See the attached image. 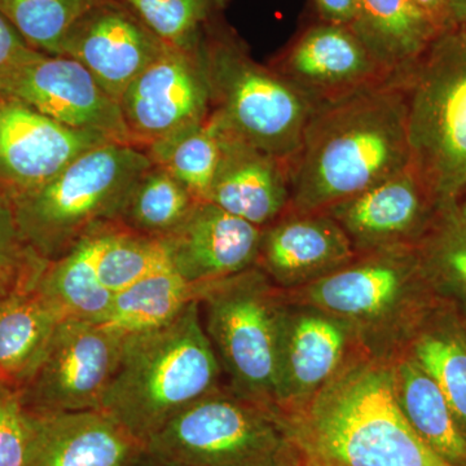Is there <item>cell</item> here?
<instances>
[{
  "mask_svg": "<svg viewBox=\"0 0 466 466\" xmlns=\"http://www.w3.org/2000/svg\"><path fill=\"white\" fill-rule=\"evenodd\" d=\"M288 165L296 213L327 210L410 167L403 78L317 104Z\"/></svg>",
  "mask_w": 466,
  "mask_h": 466,
  "instance_id": "cell-1",
  "label": "cell"
},
{
  "mask_svg": "<svg viewBox=\"0 0 466 466\" xmlns=\"http://www.w3.org/2000/svg\"><path fill=\"white\" fill-rule=\"evenodd\" d=\"M281 417L305 466H453L401 413L389 361L360 349L311 400Z\"/></svg>",
  "mask_w": 466,
  "mask_h": 466,
  "instance_id": "cell-2",
  "label": "cell"
},
{
  "mask_svg": "<svg viewBox=\"0 0 466 466\" xmlns=\"http://www.w3.org/2000/svg\"><path fill=\"white\" fill-rule=\"evenodd\" d=\"M222 386L198 300L161 327L124 337L100 410L144 447L174 417Z\"/></svg>",
  "mask_w": 466,
  "mask_h": 466,
  "instance_id": "cell-3",
  "label": "cell"
},
{
  "mask_svg": "<svg viewBox=\"0 0 466 466\" xmlns=\"http://www.w3.org/2000/svg\"><path fill=\"white\" fill-rule=\"evenodd\" d=\"M285 300L312 306L351 328L359 348L389 360L400 354L422 319L440 305L416 247L358 254L339 271L294 290Z\"/></svg>",
  "mask_w": 466,
  "mask_h": 466,
  "instance_id": "cell-4",
  "label": "cell"
},
{
  "mask_svg": "<svg viewBox=\"0 0 466 466\" xmlns=\"http://www.w3.org/2000/svg\"><path fill=\"white\" fill-rule=\"evenodd\" d=\"M200 51L210 116L242 142L289 162L317 104L274 67L254 60L219 16L205 26Z\"/></svg>",
  "mask_w": 466,
  "mask_h": 466,
  "instance_id": "cell-5",
  "label": "cell"
},
{
  "mask_svg": "<svg viewBox=\"0 0 466 466\" xmlns=\"http://www.w3.org/2000/svg\"><path fill=\"white\" fill-rule=\"evenodd\" d=\"M153 167L146 150L110 142L85 152L35 191L12 202L25 240L46 262L101 223L118 222L135 183Z\"/></svg>",
  "mask_w": 466,
  "mask_h": 466,
  "instance_id": "cell-6",
  "label": "cell"
},
{
  "mask_svg": "<svg viewBox=\"0 0 466 466\" xmlns=\"http://www.w3.org/2000/svg\"><path fill=\"white\" fill-rule=\"evenodd\" d=\"M410 167L438 207L466 196V27L438 35L403 76Z\"/></svg>",
  "mask_w": 466,
  "mask_h": 466,
  "instance_id": "cell-7",
  "label": "cell"
},
{
  "mask_svg": "<svg viewBox=\"0 0 466 466\" xmlns=\"http://www.w3.org/2000/svg\"><path fill=\"white\" fill-rule=\"evenodd\" d=\"M157 466H299L283 417L227 386L167 422L143 447Z\"/></svg>",
  "mask_w": 466,
  "mask_h": 466,
  "instance_id": "cell-8",
  "label": "cell"
},
{
  "mask_svg": "<svg viewBox=\"0 0 466 466\" xmlns=\"http://www.w3.org/2000/svg\"><path fill=\"white\" fill-rule=\"evenodd\" d=\"M202 324L225 385L244 400L278 410L276 339L283 291L254 266L210 281L200 300Z\"/></svg>",
  "mask_w": 466,
  "mask_h": 466,
  "instance_id": "cell-9",
  "label": "cell"
},
{
  "mask_svg": "<svg viewBox=\"0 0 466 466\" xmlns=\"http://www.w3.org/2000/svg\"><path fill=\"white\" fill-rule=\"evenodd\" d=\"M124 337L103 325L66 318L20 385L38 416L100 410L121 359Z\"/></svg>",
  "mask_w": 466,
  "mask_h": 466,
  "instance_id": "cell-10",
  "label": "cell"
},
{
  "mask_svg": "<svg viewBox=\"0 0 466 466\" xmlns=\"http://www.w3.org/2000/svg\"><path fill=\"white\" fill-rule=\"evenodd\" d=\"M0 92L67 127L133 144L118 101L73 58L33 51L0 75Z\"/></svg>",
  "mask_w": 466,
  "mask_h": 466,
  "instance_id": "cell-11",
  "label": "cell"
},
{
  "mask_svg": "<svg viewBox=\"0 0 466 466\" xmlns=\"http://www.w3.org/2000/svg\"><path fill=\"white\" fill-rule=\"evenodd\" d=\"M119 106L134 146L143 149L207 121L211 91L200 43L195 48L168 46L128 86Z\"/></svg>",
  "mask_w": 466,
  "mask_h": 466,
  "instance_id": "cell-12",
  "label": "cell"
},
{
  "mask_svg": "<svg viewBox=\"0 0 466 466\" xmlns=\"http://www.w3.org/2000/svg\"><path fill=\"white\" fill-rule=\"evenodd\" d=\"M359 349L351 328L339 318L284 299L276 339L279 412H289L311 400Z\"/></svg>",
  "mask_w": 466,
  "mask_h": 466,
  "instance_id": "cell-13",
  "label": "cell"
},
{
  "mask_svg": "<svg viewBox=\"0 0 466 466\" xmlns=\"http://www.w3.org/2000/svg\"><path fill=\"white\" fill-rule=\"evenodd\" d=\"M110 142L115 140L58 124L0 92V195L16 201L87 150Z\"/></svg>",
  "mask_w": 466,
  "mask_h": 466,
  "instance_id": "cell-14",
  "label": "cell"
},
{
  "mask_svg": "<svg viewBox=\"0 0 466 466\" xmlns=\"http://www.w3.org/2000/svg\"><path fill=\"white\" fill-rule=\"evenodd\" d=\"M167 47L121 2L101 0L70 27L60 56L82 64L119 103L134 79Z\"/></svg>",
  "mask_w": 466,
  "mask_h": 466,
  "instance_id": "cell-15",
  "label": "cell"
},
{
  "mask_svg": "<svg viewBox=\"0 0 466 466\" xmlns=\"http://www.w3.org/2000/svg\"><path fill=\"white\" fill-rule=\"evenodd\" d=\"M438 204L408 167L367 191L324 210L345 231L357 254L415 247L433 222Z\"/></svg>",
  "mask_w": 466,
  "mask_h": 466,
  "instance_id": "cell-16",
  "label": "cell"
},
{
  "mask_svg": "<svg viewBox=\"0 0 466 466\" xmlns=\"http://www.w3.org/2000/svg\"><path fill=\"white\" fill-rule=\"evenodd\" d=\"M269 66L315 104L397 78L380 66L351 27L324 21L300 33Z\"/></svg>",
  "mask_w": 466,
  "mask_h": 466,
  "instance_id": "cell-17",
  "label": "cell"
},
{
  "mask_svg": "<svg viewBox=\"0 0 466 466\" xmlns=\"http://www.w3.org/2000/svg\"><path fill=\"white\" fill-rule=\"evenodd\" d=\"M357 256L345 231L324 211H287L263 228L256 266L287 291L339 271Z\"/></svg>",
  "mask_w": 466,
  "mask_h": 466,
  "instance_id": "cell-18",
  "label": "cell"
},
{
  "mask_svg": "<svg viewBox=\"0 0 466 466\" xmlns=\"http://www.w3.org/2000/svg\"><path fill=\"white\" fill-rule=\"evenodd\" d=\"M262 231L213 202L198 201L162 242L173 271L191 283H210L256 266Z\"/></svg>",
  "mask_w": 466,
  "mask_h": 466,
  "instance_id": "cell-19",
  "label": "cell"
},
{
  "mask_svg": "<svg viewBox=\"0 0 466 466\" xmlns=\"http://www.w3.org/2000/svg\"><path fill=\"white\" fill-rule=\"evenodd\" d=\"M217 125L222 131L223 155L207 201L265 228L289 210V165Z\"/></svg>",
  "mask_w": 466,
  "mask_h": 466,
  "instance_id": "cell-20",
  "label": "cell"
},
{
  "mask_svg": "<svg viewBox=\"0 0 466 466\" xmlns=\"http://www.w3.org/2000/svg\"><path fill=\"white\" fill-rule=\"evenodd\" d=\"M143 447L101 410L39 416L26 466H127Z\"/></svg>",
  "mask_w": 466,
  "mask_h": 466,
  "instance_id": "cell-21",
  "label": "cell"
},
{
  "mask_svg": "<svg viewBox=\"0 0 466 466\" xmlns=\"http://www.w3.org/2000/svg\"><path fill=\"white\" fill-rule=\"evenodd\" d=\"M116 220L86 233L66 256L48 262L36 290L66 318L100 323L108 315L115 294L101 284L97 263Z\"/></svg>",
  "mask_w": 466,
  "mask_h": 466,
  "instance_id": "cell-22",
  "label": "cell"
},
{
  "mask_svg": "<svg viewBox=\"0 0 466 466\" xmlns=\"http://www.w3.org/2000/svg\"><path fill=\"white\" fill-rule=\"evenodd\" d=\"M388 361L395 400L413 431L451 465L466 466V438L440 386L406 351Z\"/></svg>",
  "mask_w": 466,
  "mask_h": 466,
  "instance_id": "cell-23",
  "label": "cell"
},
{
  "mask_svg": "<svg viewBox=\"0 0 466 466\" xmlns=\"http://www.w3.org/2000/svg\"><path fill=\"white\" fill-rule=\"evenodd\" d=\"M351 29L380 66L403 78L438 34L408 0H358Z\"/></svg>",
  "mask_w": 466,
  "mask_h": 466,
  "instance_id": "cell-24",
  "label": "cell"
},
{
  "mask_svg": "<svg viewBox=\"0 0 466 466\" xmlns=\"http://www.w3.org/2000/svg\"><path fill=\"white\" fill-rule=\"evenodd\" d=\"M401 351L415 359L440 386L466 438V339L458 309L446 302L435 306Z\"/></svg>",
  "mask_w": 466,
  "mask_h": 466,
  "instance_id": "cell-25",
  "label": "cell"
},
{
  "mask_svg": "<svg viewBox=\"0 0 466 466\" xmlns=\"http://www.w3.org/2000/svg\"><path fill=\"white\" fill-rule=\"evenodd\" d=\"M66 319L36 288L0 302V375L21 382Z\"/></svg>",
  "mask_w": 466,
  "mask_h": 466,
  "instance_id": "cell-26",
  "label": "cell"
},
{
  "mask_svg": "<svg viewBox=\"0 0 466 466\" xmlns=\"http://www.w3.org/2000/svg\"><path fill=\"white\" fill-rule=\"evenodd\" d=\"M207 284L187 281L165 267L116 293L108 315L97 324L122 337L161 327L200 300Z\"/></svg>",
  "mask_w": 466,
  "mask_h": 466,
  "instance_id": "cell-27",
  "label": "cell"
},
{
  "mask_svg": "<svg viewBox=\"0 0 466 466\" xmlns=\"http://www.w3.org/2000/svg\"><path fill=\"white\" fill-rule=\"evenodd\" d=\"M422 271L441 302L466 311V202L441 205L415 245Z\"/></svg>",
  "mask_w": 466,
  "mask_h": 466,
  "instance_id": "cell-28",
  "label": "cell"
},
{
  "mask_svg": "<svg viewBox=\"0 0 466 466\" xmlns=\"http://www.w3.org/2000/svg\"><path fill=\"white\" fill-rule=\"evenodd\" d=\"M144 150L153 165L173 175L196 200H208L223 155L222 131L210 116Z\"/></svg>",
  "mask_w": 466,
  "mask_h": 466,
  "instance_id": "cell-29",
  "label": "cell"
},
{
  "mask_svg": "<svg viewBox=\"0 0 466 466\" xmlns=\"http://www.w3.org/2000/svg\"><path fill=\"white\" fill-rule=\"evenodd\" d=\"M198 200L164 168H148L135 183L118 222L148 238L164 240L177 231Z\"/></svg>",
  "mask_w": 466,
  "mask_h": 466,
  "instance_id": "cell-30",
  "label": "cell"
},
{
  "mask_svg": "<svg viewBox=\"0 0 466 466\" xmlns=\"http://www.w3.org/2000/svg\"><path fill=\"white\" fill-rule=\"evenodd\" d=\"M101 0H0V15L33 50L60 56L73 24Z\"/></svg>",
  "mask_w": 466,
  "mask_h": 466,
  "instance_id": "cell-31",
  "label": "cell"
},
{
  "mask_svg": "<svg viewBox=\"0 0 466 466\" xmlns=\"http://www.w3.org/2000/svg\"><path fill=\"white\" fill-rule=\"evenodd\" d=\"M161 41L179 48L198 47L205 26L229 0H118Z\"/></svg>",
  "mask_w": 466,
  "mask_h": 466,
  "instance_id": "cell-32",
  "label": "cell"
},
{
  "mask_svg": "<svg viewBox=\"0 0 466 466\" xmlns=\"http://www.w3.org/2000/svg\"><path fill=\"white\" fill-rule=\"evenodd\" d=\"M165 267H170V263L162 240L130 231L116 222L101 253L97 274L104 288L116 296Z\"/></svg>",
  "mask_w": 466,
  "mask_h": 466,
  "instance_id": "cell-33",
  "label": "cell"
},
{
  "mask_svg": "<svg viewBox=\"0 0 466 466\" xmlns=\"http://www.w3.org/2000/svg\"><path fill=\"white\" fill-rule=\"evenodd\" d=\"M47 265L21 233L12 202L0 195V302L34 289Z\"/></svg>",
  "mask_w": 466,
  "mask_h": 466,
  "instance_id": "cell-34",
  "label": "cell"
},
{
  "mask_svg": "<svg viewBox=\"0 0 466 466\" xmlns=\"http://www.w3.org/2000/svg\"><path fill=\"white\" fill-rule=\"evenodd\" d=\"M38 421L24 403L20 385L0 376V466H26Z\"/></svg>",
  "mask_w": 466,
  "mask_h": 466,
  "instance_id": "cell-35",
  "label": "cell"
},
{
  "mask_svg": "<svg viewBox=\"0 0 466 466\" xmlns=\"http://www.w3.org/2000/svg\"><path fill=\"white\" fill-rule=\"evenodd\" d=\"M20 34L0 15V75L23 61L32 54Z\"/></svg>",
  "mask_w": 466,
  "mask_h": 466,
  "instance_id": "cell-36",
  "label": "cell"
},
{
  "mask_svg": "<svg viewBox=\"0 0 466 466\" xmlns=\"http://www.w3.org/2000/svg\"><path fill=\"white\" fill-rule=\"evenodd\" d=\"M408 3L433 26L438 35L456 29L451 17L450 0H408Z\"/></svg>",
  "mask_w": 466,
  "mask_h": 466,
  "instance_id": "cell-37",
  "label": "cell"
},
{
  "mask_svg": "<svg viewBox=\"0 0 466 466\" xmlns=\"http://www.w3.org/2000/svg\"><path fill=\"white\" fill-rule=\"evenodd\" d=\"M320 21L352 26L358 17V0H314Z\"/></svg>",
  "mask_w": 466,
  "mask_h": 466,
  "instance_id": "cell-38",
  "label": "cell"
},
{
  "mask_svg": "<svg viewBox=\"0 0 466 466\" xmlns=\"http://www.w3.org/2000/svg\"><path fill=\"white\" fill-rule=\"evenodd\" d=\"M451 17L455 27H466V0H450Z\"/></svg>",
  "mask_w": 466,
  "mask_h": 466,
  "instance_id": "cell-39",
  "label": "cell"
},
{
  "mask_svg": "<svg viewBox=\"0 0 466 466\" xmlns=\"http://www.w3.org/2000/svg\"><path fill=\"white\" fill-rule=\"evenodd\" d=\"M131 466H157L155 464V462L150 461L148 458H147L146 455H144V452L140 453L139 458L135 460L133 462V465Z\"/></svg>",
  "mask_w": 466,
  "mask_h": 466,
  "instance_id": "cell-40",
  "label": "cell"
},
{
  "mask_svg": "<svg viewBox=\"0 0 466 466\" xmlns=\"http://www.w3.org/2000/svg\"><path fill=\"white\" fill-rule=\"evenodd\" d=\"M458 309L460 324H461L462 333H464V336L466 339V311H461V309Z\"/></svg>",
  "mask_w": 466,
  "mask_h": 466,
  "instance_id": "cell-41",
  "label": "cell"
},
{
  "mask_svg": "<svg viewBox=\"0 0 466 466\" xmlns=\"http://www.w3.org/2000/svg\"><path fill=\"white\" fill-rule=\"evenodd\" d=\"M133 462H134V461H133ZM133 462H131V464H130V465H127V466H131V465H133Z\"/></svg>",
  "mask_w": 466,
  "mask_h": 466,
  "instance_id": "cell-42",
  "label": "cell"
},
{
  "mask_svg": "<svg viewBox=\"0 0 466 466\" xmlns=\"http://www.w3.org/2000/svg\"><path fill=\"white\" fill-rule=\"evenodd\" d=\"M464 200H465V202H466V196H465V198H464Z\"/></svg>",
  "mask_w": 466,
  "mask_h": 466,
  "instance_id": "cell-43",
  "label": "cell"
},
{
  "mask_svg": "<svg viewBox=\"0 0 466 466\" xmlns=\"http://www.w3.org/2000/svg\"><path fill=\"white\" fill-rule=\"evenodd\" d=\"M299 466H305V465H299Z\"/></svg>",
  "mask_w": 466,
  "mask_h": 466,
  "instance_id": "cell-44",
  "label": "cell"
},
{
  "mask_svg": "<svg viewBox=\"0 0 466 466\" xmlns=\"http://www.w3.org/2000/svg\"><path fill=\"white\" fill-rule=\"evenodd\" d=\"M0 376H2V375H0Z\"/></svg>",
  "mask_w": 466,
  "mask_h": 466,
  "instance_id": "cell-45",
  "label": "cell"
}]
</instances>
